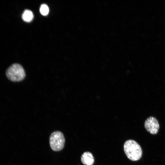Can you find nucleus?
Returning <instances> with one entry per match:
<instances>
[{
	"label": "nucleus",
	"mask_w": 165,
	"mask_h": 165,
	"mask_svg": "<svg viewBox=\"0 0 165 165\" xmlns=\"http://www.w3.org/2000/svg\"><path fill=\"white\" fill-rule=\"evenodd\" d=\"M124 150L127 157L133 161L139 160L142 155V150L140 145L132 140L126 141L124 145Z\"/></svg>",
	"instance_id": "1"
},
{
	"label": "nucleus",
	"mask_w": 165,
	"mask_h": 165,
	"mask_svg": "<svg viewBox=\"0 0 165 165\" xmlns=\"http://www.w3.org/2000/svg\"><path fill=\"white\" fill-rule=\"evenodd\" d=\"M6 75L9 80L14 82L20 81L25 76L24 68L20 64L17 63L11 65L6 70Z\"/></svg>",
	"instance_id": "2"
},
{
	"label": "nucleus",
	"mask_w": 165,
	"mask_h": 165,
	"mask_svg": "<svg viewBox=\"0 0 165 165\" xmlns=\"http://www.w3.org/2000/svg\"><path fill=\"white\" fill-rule=\"evenodd\" d=\"M65 141L64 136L61 132L54 131L51 134L50 138L51 148L54 151H60L64 148Z\"/></svg>",
	"instance_id": "3"
},
{
	"label": "nucleus",
	"mask_w": 165,
	"mask_h": 165,
	"mask_svg": "<svg viewBox=\"0 0 165 165\" xmlns=\"http://www.w3.org/2000/svg\"><path fill=\"white\" fill-rule=\"evenodd\" d=\"M145 128L147 130L152 134H156L159 129V124L157 120L154 117L151 116L145 121Z\"/></svg>",
	"instance_id": "4"
},
{
	"label": "nucleus",
	"mask_w": 165,
	"mask_h": 165,
	"mask_svg": "<svg viewBox=\"0 0 165 165\" xmlns=\"http://www.w3.org/2000/svg\"><path fill=\"white\" fill-rule=\"evenodd\" d=\"M81 161L85 165H93L94 161L93 156L88 152H84L81 157Z\"/></svg>",
	"instance_id": "5"
},
{
	"label": "nucleus",
	"mask_w": 165,
	"mask_h": 165,
	"mask_svg": "<svg viewBox=\"0 0 165 165\" xmlns=\"http://www.w3.org/2000/svg\"><path fill=\"white\" fill-rule=\"evenodd\" d=\"M22 18L24 21L30 22L32 21L33 19V13L31 11L29 10H25L22 14Z\"/></svg>",
	"instance_id": "6"
},
{
	"label": "nucleus",
	"mask_w": 165,
	"mask_h": 165,
	"mask_svg": "<svg viewBox=\"0 0 165 165\" xmlns=\"http://www.w3.org/2000/svg\"><path fill=\"white\" fill-rule=\"evenodd\" d=\"M40 11L43 15L46 16L47 15L49 12V9L48 6L45 4L42 5L40 7Z\"/></svg>",
	"instance_id": "7"
}]
</instances>
